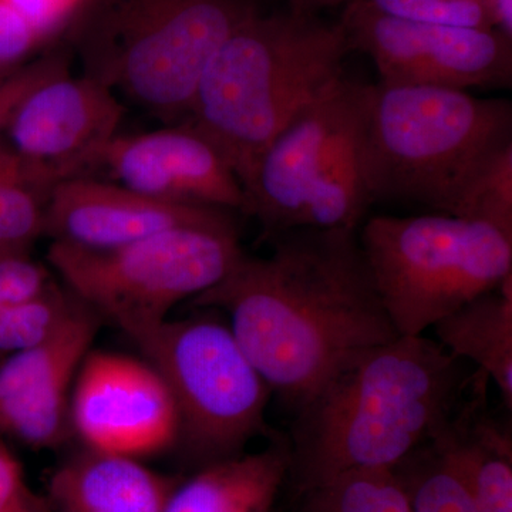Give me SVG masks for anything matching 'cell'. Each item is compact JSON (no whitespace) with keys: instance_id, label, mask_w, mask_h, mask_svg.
<instances>
[{"instance_id":"obj_1","label":"cell","mask_w":512,"mask_h":512,"mask_svg":"<svg viewBox=\"0 0 512 512\" xmlns=\"http://www.w3.org/2000/svg\"><path fill=\"white\" fill-rule=\"evenodd\" d=\"M272 241L271 255L244 252L190 305L227 313L245 355L296 412L342 367L399 333L357 231L295 229Z\"/></svg>"},{"instance_id":"obj_2","label":"cell","mask_w":512,"mask_h":512,"mask_svg":"<svg viewBox=\"0 0 512 512\" xmlns=\"http://www.w3.org/2000/svg\"><path fill=\"white\" fill-rule=\"evenodd\" d=\"M461 360L437 340L399 336L367 350L296 410L299 493L363 470H393L453 417Z\"/></svg>"},{"instance_id":"obj_3","label":"cell","mask_w":512,"mask_h":512,"mask_svg":"<svg viewBox=\"0 0 512 512\" xmlns=\"http://www.w3.org/2000/svg\"><path fill=\"white\" fill-rule=\"evenodd\" d=\"M349 50L340 22L258 12L212 56L185 120L220 148L244 190L282 128L342 76Z\"/></svg>"},{"instance_id":"obj_4","label":"cell","mask_w":512,"mask_h":512,"mask_svg":"<svg viewBox=\"0 0 512 512\" xmlns=\"http://www.w3.org/2000/svg\"><path fill=\"white\" fill-rule=\"evenodd\" d=\"M252 0H86L72 25L83 76L165 121L185 119L202 73Z\"/></svg>"},{"instance_id":"obj_5","label":"cell","mask_w":512,"mask_h":512,"mask_svg":"<svg viewBox=\"0 0 512 512\" xmlns=\"http://www.w3.org/2000/svg\"><path fill=\"white\" fill-rule=\"evenodd\" d=\"M369 84L345 74L274 138L244 188V212L265 237L295 229L357 231L372 202L366 167Z\"/></svg>"},{"instance_id":"obj_6","label":"cell","mask_w":512,"mask_h":512,"mask_svg":"<svg viewBox=\"0 0 512 512\" xmlns=\"http://www.w3.org/2000/svg\"><path fill=\"white\" fill-rule=\"evenodd\" d=\"M510 140L508 100L444 87L373 84L366 126L372 200L414 202L450 215L478 164Z\"/></svg>"},{"instance_id":"obj_7","label":"cell","mask_w":512,"mask_h":512,"mask_svg":"<svg viewBox=\"0 0 512 512\" xmlns=\"http://www.w3.org/2000/svg\"><path fill=\"white\" fill-rule=\"evenodd\" d=\"M360 247L399 336H421L512 276V237L448 214L372 218Z\"/></svg>"},{"instance_id":"obj_8","label":"cell","mask_w":512,"mask_h":512,"mask_svg":"<svg viewBox=\"0 0 512 512\" xmlns=\"http://www.w3.org/2000/svg\"><path fill=\"white\" fill-rule=\"evenodd\" d=\"M242 254L229 224L168 229L109 251L53 242L47 259L74 298L137 342L178 303L217 285Z\"/></svg>"},{"instance_id":"obj_9","label":"cell","mask_w":512,"mask_h":512,"mask_svg":"<svg viewBox=\"0 0 512 512\" xmlns=\"http://www.w3.org/2000/svg\"><path fill=\"white\" fill-rule=\"evenodd\" d=\"M173 394L180 440L205 464L237 456L264 434L272 390L228 325L211 316L167 319L137 340Z\"/></svg>"},{"instance_id":"obj_10","label":"cell","mask_w":512,"mask_h":512,"mask_svg":"<svg viewBox=\"0 0 512 512\" xmlns=\"http://www.w3.org/2000/svg\"><path fill=\"white\" fill-rule=\"evenodd\" d=\"M340 23L350 47L376 64L382 83L464 92L511 84L512 39L498 30L397 19L370 0L349 3Z\"/></svg>"},{"instance_id":"obj_11","label":"cell","mask_w":512,"mask_h":512,"mask_svg":"<svg viewBox=\"0 0 512 512\" xmlns=\"http://www.w3.org/2000/svg\"><path fill=\"white\" fill-rule=\"evenodd\" d=\"M123 116V104L110 89L66 72L25 97L2 137L49 194L57 184L97 168Z\"/></svg>"},{"instance_id":"obj_12","label":"cell","mask_w":512,"mask_h":512,"mask_svg":"<svg viewBox=\"0 0 512 512\" xmlns=\"http://www.w3.org/2000/svg\"><path fill=\"white\" fill-rule=\"evenodd\" d=\"M70 426L97 453L141 460L178 444L173 394L156 367L134 357L90 350L70 402Z\"/></svg>"},{"instance_id":"obj_13","label":"cell","mask_w":512,"mask_h":512,"mask_svg":"<svg viewBox=\"0 0 512 512\" xmlns=\"http://www.w3.org/2000/svg\"><path fill=\"white\" fill-rule=\"evenodd\" d=\"M100 318L76 305L46 340L0 363V437L33 448L66 439L77 373L92 350Z\"/></svg>"},{"instance_id":"obj_14","label":"cell","mask_w":512,"mask_h":512,"mask_svg":"<svg viewBox=\"0 0 512 512\" xmlns=\"http://www.w3.org/2000/svg\"><path fill=\"white\" fill-rule=\"evenodd\" d=\"M97 168L117 184L154 200L244 210V190L227 158L187 120L150 133L117 134Z\"/></svg>"},{"instance_id":"obj_15","label":"cell","mask_w":512,"mask_h":512,"mask_svg":"<svg viewBox=\"0 0 512 512\" xmlns=\"http://www.w3.org/2000/svg\"><path fill=\"white\" fill-rule=\"evenodd\" d=\"M229 224V211L158 201L89 177L57 184L46 200L45 235L90 251L126 247L168 229Z\"/></svg>"},{"instance_id":"obj_16","label":"cell","mask_w":512,"mask_h":512,"mask_svg":"<svg viewBox=\"0 0 512 512\" xmlns=\"http://www.w3.org/2000/svg\"><path fill=\"white\" fill-rule=\"evenodd\" d=\"M177 484L141 460L87 448L53 474L49 491L60 512H165Z\"/></svg>"},{"instance_id":"obj_17","label":"cell","mask_w":512,"mask_h":512,"mask_svg":"<svg viewBox=\"0 0 512 512\" xmlns=\"http://www.w3.org/2000/svg\"><path fill=\"white\" fill-rule=\"evenodd\" d=\"M292 467L291 446L221 458L175 485L165 512H271Z\"/></svg>"},{"instance_id":"obj_18","label":"cell","mask_w":512,"mask_h":512,"mask_svg":"<svg viewBox=\"0 0 512 512\" xmlns=\"http://www.w3.org/2000/svg\"><path fill=\"white\" fill-rule=\"evenodd\" d=\"M451 355L477 365L512 409V276L431 328Z\"/></svg>"},{"instance_id":"obj_19","label":"cell","mask_w":512,"mask_h":512,"mask_svg":"<svg viewBox=\"0 0 512 512\" xmlns=\"http://www.w3.org/2000/svg\"><path fill=\"white\" fill-rule=\"evenodd\" d=\"M440 436L463 468L478 512H512L510 433L493 420L474 417L471 407L451 417Z\"/></svg>"},{"instance_id":"obj_20","label":"cell","mask_w":512,"mask_h":512,"mask_svg":"<svg viewBox=\"0 0 512 512\" xmlns=\"http://www.w3.org/2000/svg\"><path fill=\"white\" fill-rule=\"evenodd\" d=\"M393 471L413 512H478L466 474L440 431Z\"/></svg>"},{"instance_id":"obj_21","label":"cell","mask_w":512,"mask_h":512,"mask_svg":"<svg viewBox=\"0 0 512 512\" xmlns=\"http://www.w3.org/2000/svg\"><path fill=\"white\" fill-rule=\"evenodd\" d=\"M301 495L302 512H413L393 470L350 471Z\"/></svg>"},{"instance_id":"obj_22","label":"cell","mask_w":512,"mask_h":512,"mask_svg":"<svg viewBox=\"0 0 512 512\" xmlns=\"http://www.w3.org/2000/svg\"><path fill=\"white\" fill-rule=\"evenodd\" d=\"M47 195L0 136V249H30L45 235Z\"/></svg>"},{"instance_id":"obj_23","label":"cell","mask_w":512,"mask_h":512,"mask_svg":"<svg viewBox=\"0 0 512 512\" xmlns=\"http://www.w3.org/2000/svg\"><path fill=\"white\" fill-rule=\"evenodd\" d=\"M450 215L483 222L512 237V140L478 164Z\"/></svg>"},{"instance_id":"obj_24","label":"cell","mask_w":512,"mask_h":512,"mask_svg":"<svg viewBox=\"0 0 512 512\" xmlns=\"http://www.w3.org/2000/svg\"><path fill=\"white\" fill-rule=\"evenodd\" d=\"M76 305V298L53 282L42 295L0 308V363L49 338Z\"/></svg>"},{"instance_id":"obj_25","label":"cell","mask_w":512,"mask_h":512,"mask_svg":"<svg viewBox=\"0 0 512 512\" xmlns=\"http://www.w3.org/2000/svg\"><path fill=\"white\" fill-rule=\"evenodd\" d=\"M384 15L393 18L458 26L495 29L488 0H370ZM497 30V29H495Z\"/></svg>"},{"instance_id":"obj_26","label":"cell","mask_w":512,"mask_h":512,"mask_svg":"<svg viewBox=\"0 0 512 512\" xmlns=\"http://www.w3.org/2000/svg\"><path fill=\"white\" fill-rule=\"evenodd\" d=\"M69 66V56L64 50H50L0 77V136L5 133L9 121L25 97L39 84L69 72Z\"/></svg>"},{"instance_id":"obj_27","label":"cell","mask_w":512,"mask_h":512,"mask_svg":"<svg viewBox=\"0 0 512 512\" xmlns=\"http://www.w3.org/2000/svg\"><path fill=\"white\" fill-rule=\"evenodd\" d=\"M29 251L0 249V308L36 298L53 284L49 271Z\"/></svg>"},{"instance_id":"obj_28","label":"cell","mask_w":512,"mask_h":512,"mask_svg":"<svg viewBox=\"0 0 512 512\" xmlns=\"http://www.w3.org/2000/svg\"><path fill=\"white\" fill-rule=\"evenodd\" d=\"M46 43L29 22L0 3V77L30 62Z\"/></svg>"},{"instance_id":"obj_29","label":"cell","mask_w":512,"mask_h":512,"mask_svg":"<svg viewBox=\"0 0 512 512\" xmlns=\"http://www.w3.org/2000/svg\"><path fill=\"white\" fill-rule=\"evenodd\" d=\"M0 512H50L26 480L25 470L0 437Z\"/></svg>"},{"instance_id":"obj_30","label":"cell","mask_w":512,"mask_h":512,"mask_svg":"<svg viewBox=\"0 0 512 512\" xmlns=\"http://www.w3.org/2000/svg\"><path fill=\"white\" fill-rule=\"evenodd\" d=\"M86 0H0L29 22L47 42L69 29Z\"/></svg>"},{"instance_id":"obj_31","label":"cell","mask_w":512,"mask_h":512,"mask_svg":"<svg viewBox=\"0 0 512 512\" xmlns=\"http://www.w3.org/2000/svg\"><path fill=\"white\" fill-rule=\"evenodd\" d=\"M488 5L494 28L512 39V0H488Z\"/></svg>"},{"instance_id":"obj_32","label":"cell","mask_w":512,"mask_h":512,"mask_svg":"<svg viewBox=\"0 0 512 512\" xmlns=\"http://www.w3.org/2000/svg\"><path fill=\"white\" fill-rule=\"evenodd\" d=\"M293 9L296 12L312 13L319 8H330V6L345 5L355 0H291Z\"/></svg>"}]
</instances>
